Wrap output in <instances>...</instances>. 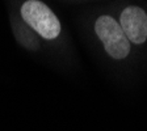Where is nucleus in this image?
Masks as SVG:
<instances>
[{"label": "nucleus", "instance_id": "nucleus-1", "mask_svg": "<svg viewBox=\"0 0 147 131\" xmlns=\"http://www.w3.org/2000/svg\"><path fill=\"white\" fill-rule=\"evenodd\" d=\"M22 20L45 40H54L61 33V22L51 9L40 0H28L21 7Z\"/></svg>", "mask_w": 147, "mask_h": 131}, {"label": "nucleus", "instance_id": "nucleus-2", "mask_svg": "<svg viewBox=\"0 0 147 131\" xmlns=\"http://www.w3.org/2000/svg\"><path fill=\"white\" fill-rule=\"evenodd\" d=\"M95 30L112 58L123 59L129 55L130 42L117 20L110 16H100L95 22Z\"/></svg>", "mask_w": 147, "mask_h": 131}, {"label": "nucleus", "instance_id": "nucleus-3", "mask_svg": "<svg viewBox=\"0 0 147 131\" xmlns=\"http://www.w3.org/2000/svg\"><path fill=\"white\" fill-rule=\"evenodd\" d=\"M119 26L129 42L141 45L147 40V15L139 7H127L119 17Z\"/></svg>", "mask_w": 147, "mask_h": 131}]
</instances>
